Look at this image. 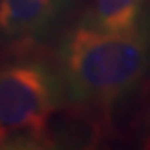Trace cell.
<instances>
[{"label": "cell", "instance_id": "4", "mask_svg": "<svg viewBox=\"0 0 150 150\" xmlns=\"http://www.w3.org/2000/svg\"><path fill=\"white\" fill-rule=\"evenodd\" d=\"M85 15L102 28L132 32L150 22V0H93Z\"/></svg>", "mask_w": 150, "mask_h": 150}, {"label": "cell", "instance_id": "3", "mask_svg": "<svg viewBox=\"0 0 150 150\" xmlns=\"http://www.w3.org/2000/svg\"><path fill=\"white\" fill-rule=\"evenodd\" d=\"M72 0H0V43L30 45L65 15Z\"/></svg>", "mask_w": 150, "mask_h": 150}, {"label": "cell", "instance_id": "5", "mask_svg": "<svg viewBox=\"0 0 150 150\" xmlns=\"http://www.w3.org/2000/svg\"><path fill=\"white\" fill-rule=\"evenodd\" d=\"M55 147V139L47 129L0 130V150H35Z\"/></svg>", "mask_w": 150, "mask_h": 150}, {"label": "cell", "instance_id": "1", "mask_svg": "<svg viewBox=\"0 0 150 150\" xmlns=\"http://www.w3.org/2000/svg\"><path fill=\"white\" fill-rule=\"evenodd\" d=\"M54 64L67 103L110 108L134 92L149 72L150 22L132 32H113L83 15L60 37Z\"/></svg>", "mask_w": 150, "mask_h": 150}, {"label": "cell", "instance_id": "2", "mask_svg": "<svg viewBox=\"0 0 150 150\" xmlns=\"http://www.w3.org/2000/svg\"><path fill=\"white\" fill-rule=\"evenodd\" d=\"M65 103L54 62L32 55L0 62V130L47 129Z\"/></svg>", "mask_w": 150, "mask_h": 150}]
</instances>
